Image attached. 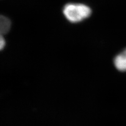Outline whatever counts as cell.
<instances>
[{
  "label": "cell",
  "mask_w": 126,
  "mask_h": 126,
  "mask_svg": "<svg viewBox=\"0 0 126 126\" xmlns=\"http://www.w3.org/2000/svg\"><path fill=\"white\" fill-rule=\"evenodd\" d=\"M63 12L68 20L76 23L88 17L92 11L88 6L82 4H69L65 6Z\"/></svg>",
  "instance_id": "cell-1"
},
{
  "label": "cell",
  "mask_w": 126,
  "mask_h": 126,
  "mask_svg": "<svg viewBox=\"0 0 126 126\" xmlns=\"http://www.w3.org/2000/svg\"><path fill=\"white\" fill-rule=\"evenodd\" d=\"M114 64L118 70L126 72V49L115 57Z\"/></svg>",
  "instance_id": "cell-2"
},
{
  "label": "cell",
  "mask_w": 126,
  "mask_h": 126,
  "mask_svg": "<svg viewBox=\"0 0 126 126\" xmlns=\"http://www.w3.org/2000/svg\"><path fill=\"white\" fill-rule=\"evenodd\" d=\"M11 23L10 19L0 15V34L4 35L9 32L11 28Z\"/></svg>",
  "instance_id": "cell-3"
},
{
  "label": "cell",
  "mask_w": 126,
  "mask_h": 126,
  "mask_svg": "<svg viewBox=\"0 0 126 126\" xmlns=\"http://www.w3.org/2000/svg\"><path fill=\"white\" fill-rule=\"evenodd\" d=\"M5 45V41L3 35L0 34V50L3 49Z\"/></svg>",
  "instance_id": "cell-4"
}]
</instances>
